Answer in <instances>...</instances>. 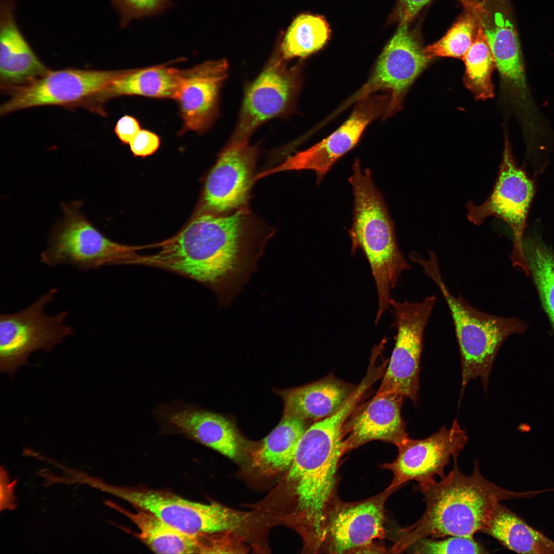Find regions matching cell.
Masks as SVG:
<instances>
[{"label": "cell", "instance_id": "cell-1", "mask_svg": "<svg viewBox=\"0 0 554 554\" xmlns=\"http://www.w3.org/2000/svg\"><path fill=\"white\" fill-rule=\"evenodd\" d=\"M271 227L248 208L232 213L201 214L175 236L141 255L138 265L184 275L211 289L227 305L256 268Z\"/></svg>", "mask_w": 554, "mask_h": 554}, {"label": "cell", "instance_id": "cell-2", "mask_svg": "<svg viewBox=\"0 0 554 554\" xmlns=\"http://www.w3.org/2000/svg\"><path fill=\"white\" fill-rule=\"evenodd\" d=\"M356 406L348 399L335 412L307 428L288 469L296 515L308 546L320 548L327 513L337 495L338 469L347 453L344 424Z\"/></svg>", "mask_w": 554, "mask_h": 554}, {"label": "cell", "instance_id": "cell-3", "mask_svg": "<svg viewBox=\"0 0 554 554\" xmlns=\"http://www.w3.org/2000/svg\"><path fill=\"white\" fill-rule=\"evenodd\" d=\"M457 459L453 458L452 469L439 482L418 484L426 503L425 511L413 524L398 529L391 553L405 551L423 538L473 537L501 501L533 497L541 492L501 488L483 477L477 460L472 473L466 476L459 469Z\"/></svg>", "mask_w": 554, "mask_h": 554}, {"label": "cell", "instance_id": "cell-4", "mask_svg": "<svg viewBox=\"0 0 554 554\" xmlns=\"http://www.w3.org/2000/svg\"><path fill=\"white\" fill-rule=\"evenodd\" d=\"M349 182L354 197L352 224L349 231L351 251L360 249L369 264L378 297L377 324L390 309V290L411 266L398 247L393 222L371 171L363 170L358 159L353 164Z\"/></svg>", "mask_w": 554, "mask_h": 554}, {"label": "cell", "instance_id": "cell-5", "mask_svg": "<svg viewBox=\"0 0 554 554\" xmlns=\"http://www.w3.org/2000/svg\"><path fill=\"white\" fill-rule=\"evenodd\" d=\"M436 284L448 307L459 347L462 367V391L471 379L479 378L485 390L494 359L509 335L524 333L528 324L517 318L489 314L471 306L461 295L454 296L441 275L437 255L417 260Z\"/></svg>", "mask_w": 554, "mask_h": 554}, {"label": "cell", "instance_id": "cell-6", "mask_svg": "<svg viewBox=\"0 0 554 554\" xmlns=\"http://www.w3.org/2000/svg\"><path fill=\"white\" fill-rule=\"evenodd\" d=\"M81 201L63 203L64 215L53 230L40 262L49 266L66 264L81 270L103 266L137 264L143 248L127 246L106 237L85 217Z\"/></svg>", "mask_w": 554, "mask_h": 554}, {"label": "cell", "instance_id": "cell-7", "mask_svg": "<svg viewBox=\"0 0 554 554\" xmlns=\"http://www.w3.org/2000/svg\"><path fill=\"white\" fill-rule=\"evenodd\" d=\"M535 194L533 180L517 164L509 141L505 136L502 159L496 183L487 199L480 205H467L468 220L481 225L489 217L499 218L510 227L513 247L510 258L512 266L529 276L523 242L528 211Z\"/></svg>", "mask_w": 554, "mask_h": 554}, {"label": "cell", "instance_id": "cell-8", "mask_svg": "<svg viewBox=\"0 0 554 554\" xmlns=\"http://www.w3.org/2000/svg\"><path fill=\"white\" fill-rule=\"evenodd\" d=\"M57 289L52 288L25 309L0 315V370L12 375L27 365L30 354L36 350L50 351L63 340L73 334L65 324L68 312L54 315L44 309L52 302Z\"/></svg>", "mask_w": 554, "mask_h": 554}, {"label": "cell", "instance_id": "cell-9", "mask_svg": "<svg viewBox=\"0 0 554 554\" xmlns=\"http://www.w3.org/2000/svg\"><path fill=\"white\" fill-rule=\"evenodd\" d=\"M98 487L190 535L200 536L233 529L245 518L242 513L217 503L196 502L169 492L103 483Z\"/></svg>", "mask_w": 554, "mask_h": 554}, {"label": "cell", "instance_id": "cell-10", "mask_svg": "<svg viewBox=\"0 0 554 554\" xmlns=\"http://www.w3.org/2000/svg\"><path fill=\"white\" fill-rule=\"evenodd\" d=\"M436 302L434 295L420 302L391 299L397 333L389 364L377 393H395L418 401L420 359L424 332Z\"/></svg>", "mask_w": 554, "mask_h": 554}, {"label": "cell", "instance_id": "cell-11", "mask_svg": "<svg viewBox=\"0 0 554 554\" xmlns=\"http://www.w3.org/2000/svg\"><path fill=\"white\" fill-rule=\"evenodd\" d=\"M275 51L259 75L247 87L238 122L229 141L248 142L265 121L292 111L302 84L299 65L289 67Z\"/></svg>", "mask_w": 554, "mask_h": 554}, {"label": "cell", "instance_id": "cell-12", "mask_svg": "<svg viewBox=\"0 0 554 554\" xmlns=\"http://www.w3.org/2000/svg\"><path fill=\"white\" fill-rule=\"evenodd\" d=\"M430 61L409 31L408 23H402L379 56L367 82L339 111L378 91L385 90L389 92L390 101L383 118L394 115L401 109L408 89Z\"/></svg>", "mask_w": 554, "mask_h": 554}, {"label": "cell", "instance_id": "cell-13", "mask_svg": "<svg viewBox=\"0 0 554 554\" xmlns=\"http://www.w3.org/2000/svg\"><path fill=\"white\" fill-rule=\"evenodd\" d=\"M398 489L388 486L379 493L361 501L344 502L338 497L325 521L319 552L358 553L385 536V504Z\"/></svg>", "mask_w": 554, "mask_h": 554}, {"label": "cell", "instance_id": "cell-14", "mask_svg": "<svg viewBox=\"0 0 554 554\" xmlns=\"http://www.w3.org/2000/svg\"><path fill=\"white\" fill-rule=\"evenodd\" d=\"M125 71L65 69L45 75L9 90L10 98L1 105V115L47 105L76 106L97 93Z\"/></svg>", "mask_w": 554, "mask_h": 554}, {"label": "cell", "instance_id": "cell-15", "mask_svg": "<svg viewBox=\"0 0 554 554\" xmlns=\"http://www.w3.org/2000/svg\"><path fill=\"white\" fill-rule=\"evenodd\" d=\"M467 440L465 430L456 420L449 428L443 426L426 438H407L397 446L396 459L381 466L393 474L389 486L399 489L410 481L424 484L434 481L437 476L443 478L450 458H457Z\"/></svg>", "mask_w": 554, "mask_h": 554}, {"label": "cell", "instance_id": "cell-16", "mask_svg": "<svg viewBox=\"0 0 554 554\" xmlns=\"http://www.w3.org/2000/svg\"><path fill=\"white\" fill-rule=\"evenodd\" d=\"M390 94L371 95L361 101L349 118L335 131L311 147L289 157L282 164L264 172L265 176L289 170H311L320 183L332 166L352 149L366 127L384 116Z\"/></svg>", "mask_w": 554, "mask_h": 554}, {"label": "cell", "instance_id": "cell-17", "mask_svg": "<svg viewBox=\"0 0 554 554\" xmlns=\"http://www.w3.org/2000/svg\"><path fill=\"white\" fill-rule=\"evenodd\" d=\"M258 150L248 142L229 141L206 180L203 202L208 212L227 214L247 208Z\"/></svg>", "mask_w": 554, "mask_h": 554}, {"label": "cell", "instance_id": "cell-18", "mask_svg": "<svg viewBox=\"0 0 554 554\" xmlns=\"http://www.w3.org/2000/svg\"><path fill=\"white\" fill-rule=\"evenodd\" d=\"M152 413L164 433L183 434L229 458L239 452L235 426L220 414L181 400L161 404Z\"/></svg>", "mask_w": 554, "mask_h": 554}, {"label": "cell", "instance_id": "cell-19", "mask_svg": "<svg viewBox=\"0 0 554 554\" xmlns=\"http://www.w3.org/2000/svg\"><path fill=\"white\" fill-rule=\"evenodd\" d=\"M228 69L225 59L184 69L174 99L183 121L180 135L190 131L202 134L211 127L217 116L220 91Z\"/></svg>", "mask_w": 554, "mask_h": 554}, {"label": "cell", "instance_id": "cell-20", "mask_svg": "<svg viewBox=\"0 0 554 554\" xmlns=\"http://www.w3.org/2000/svg\"><path fill=\"white\" fill-rule=\"evenodd\" d=\"M492 53L505 92L513 106L524 107L529 93L519 41L513 25L500 12L493 15L482 5L475 12Z\"/></svg>", "mask_w": 554, "mask_h": 554}, {"label": "cell", "instance_id": "cell-21", "mask_svg": "<svg viewBox=\"0 0 554 554\" xmlns=\"http://www.w3.org/2000/svg\"><path fill=\"white\" fill-rule=\"evenodd\" d=\"M404 398L395 393H377L356 407L344 425L347 452L374 440L397 446L408 438L401 413Z\"/></svg>", "mask_w": 554, "mask_h": 554}, {"label": "cell", "instance_id": "cell-22", "mask_svg": "<svg viewBox=\"0 0 554 554\" xmlns=\"http://www.w3.org/2000/svg\"><path fill=\"white\" fill-rule=\"evenodd\" d=\"M183 72L184 69L164 64L127 69L105 88L84 100L80 106L103 115V104L118 96L138 95L174 100Z\"/></svg>", "mask_w": 554, "mask_h": 554}, {"label": "cell", "instance_id": "cell-23", "mask_svg": "<svg viewBox=\"0 0 554 554\" xmlns=\"http://www.w3.org/2000/svg\"><path fill=\"white\" fill-rule=\"evenodd\" d=\"M355 388L329 375L306 385L280 390L278 393L284 402L283 416L305 421L321 420L339 409Z\"/></svg>", "mask_w": 554, "mask_h": 554}, {"label": "cell", "instance_id": "cell-24", "mask_svg": "<svg viewBox=\"0 0 554 554\" xmlns=\"http://www.w3.org/2000/svg\"><path fill=\"white\" fill-rule=\"evenodd\" d=\"M50 70L39 60L12 21L0 35V81L7 92L46 74Z\"/></svg>", "mask_w": 554, "mask_h": 554}, {"label": "cell", "instance_id": "cell-25", "mask_svg": "<svg viewBox=\"0 0 554 554\" xmlns=\"http://www.w3.org/2000/svg\"><path fill=\"white\" fill-rule=\"evenodd\" d=\"M109 505L134 524L139 530L141 540L155 552H208L206 535L195 536L183 532L143 510L136 509L133 512L111 502Z\"/></svg>", "mask_w": 554, "mask_h": 554}, {"label": "cell", "instance_id": "cell-26", "mask_svg": "<svg viewBox=\"0 0 554 554\" xmlns=\"http://www.w3.org/2000/svg\"><path fill=\"white\" fill-rule=\"evenodd\" d=\"M481 532L491 536L509 549L518 553H554L553 541L500 503L493 509Z\"/></svg>", "mask_w": 554, "mask_h": 554}, {"label": "cell", "instance_id": "cell-27", "mask_svg": "<svg viewBox=\"0 0 554 554\" xmlns=\"http://www.w3.org/2000/svg\"><path fill=\"white\" fill-rule=\"evenodd\" d=\"M307 429L305 420L283 416L275 428L252 454L253 466L261 473L273 476L288 470L299 442Z\"/></svg>", "mask_w": 554, "mask_h": 554}, {"label": "cell", "instance_id": "cell-28", "mask_svg": "<svg viewBox=\"0 0 554 554\" xmlns=\"http://www.w3.org/2000/svg\"><path fill=\"white\" fill-rule=\"evenodd\" d=\"M330 33L329 25L323 17L302 13L294 18L283 33L276 51L285 61L304 58L322 48Z\"/></svg>", "mask_w": 554, "mask_h": 554}, {"label": "cell", "instance_id": "cell-29", "mask_svg": "<svg viewBox=\"0 0 554 554\" xmlns=\"http://www.w3.org/2000/svg\"><path fill=\"white\" fill-rule=\"evenodd\" d=\"M523 247L529 276L554 330V252L538 234L524 236Z\"/></svg>", "mask_w": 554, "mask_h": 554}, {"label": "cell", "instance_id": "cell-30", "mask_svg": "<svg viewBox=\"0 0 554 554\" xmlns=\"http://www.w3.org/2000/svg\"><path fill=\"white\" fill-rule=\"evenodd\" d=\"M462 60L465 66L463 78L465 86L477 100L492 98L494 89L491 75L496 65L479 23L476 38Z\"/></svg>", "mask_w": 554, "mask_h": 554}, {"label": "cell", "instance_id": "cell-31", "mask_svg": "<svg viewBox=\"0 0 554 554\" xmlns=\"http://www.w3.org/2000/svg\"><path fill=\"white\" fill-rule=\"evenodd\" d=\"M479 21L476 12L462 16L439 41L423 49L430 60L437 57L462 59L478 32Z\"/></svg>", "mask_w": 554, "mask_h": 554}, {"label": "cell", "instance_id": "cell-32", "mask_svg": "<svg viewBox=\"0 0 554 554\" xmlns=\"http://www.w3.org/2000/svg\"><path fill=\"white\" fill-rule=\"evenodd\" d=\"M414 553H486L488 552L473 537L423 538L410 545L405 551Z\"/></svg>", "mask_w": 554, "mask_h": 554}, {"label": "cell", "instance_id": "cell-33", "mask_svg": "<svg viewBox=\"0 0 554 554\" xmlns=\"http://www.w3.org/2000/svg\"><path fill=\"white\" fill-rule=\"evenodd\" d=\"M160 144L161 139L157 134L147 129H141L129 145L134 156L146 157L154 153Z\"/></svg>", "mask_w": 554, "mask_h": 554}, {"label": "cell", "instance_id": "cell-34", "mask_svg": "<svg viewBox=\"0 0 554 554\" xmlns=\"http://www.w3.org/2000/svg\"><path fill=\"white\" fill-rule=\"evenodd\" d=\"M141 129V124L135 117L125 115L116 122L114 131L122 143L129 145Z\"/></svg>", "mask_w": 554, "mask_h": 554}, {"label": "cell", "instance_id": "cell-35", "mask_svg": "<svg viewBox=\"0 0 554 554\" xmlns=\"http://www.w3.org/2000/svg\"><path fill=\"white\" fill-rule=\"evenodd\" d=\"M430 0H400L397 16L401 23H408Z\"/></svg>", "mask_w": 554, "mask_h": 554}, {"label": "cell", "instance_id": "cell-36", "mask_svg": "<svg viewBox=\"0 0 554 554\" xmlns=\"http://www.w3.org/2000/svg\"><path fill=\"white\" fill-rule=\"evenodd\" d=\"M130 8L140 12L148 11L156 8L161 0H124Z\"/></svg>", "mask_w": 554, "mask_h": 554}]
</instances>
